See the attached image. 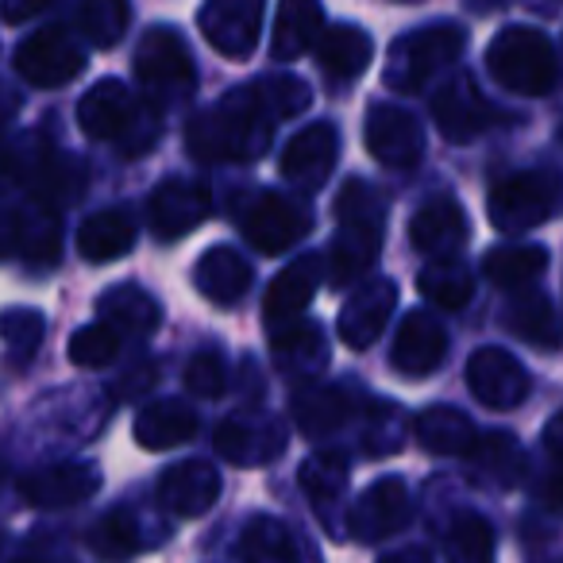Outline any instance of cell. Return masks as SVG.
<instances>
[{
  "label": "cell",
  "mask_w": 563,
  "mask_h": 563,
  "mask_svg": "<svg viewBox=\"0 0 563 563\" xmlns=\"http://www.w3.org/2000/svg\"><path fill=\"white\" fill-rule=\"evenodd\" d=\"M271 101L263 86H240L186 124V151L197 163H251L263 158L274 135Z\"/></svg>",
  "instance_id": "6da1fadb"
},
{
  "label": "cell",
  "mask_w": 563,
  "mask_h": 563,
  "mask_svg": "<svg viewBox=\"0 0 563 563\" xmlns=\"http://www.w3.org/2000/svg\"><path fill=\"white\" fill-rule=\"evenodd\" d=\"M386 217H390L386 194H378L363 178L344 181L336 197V235L324 251V274L332 286H347L371 271L386 240Z\"/></svg>",
  "instance_id": "7a4b0ae2"
},
{
  "label": "cell",
  "mask_w": 563,
  "mask_h": 563,
  "mask_svg": "<svg viewBox=\"0 0 563 563\" xmlns=\"http://www.w3.org/2000/svg\"><path fill=\"white\" fill-rule=\"evenodd\" d=\"M486 70L501 89L517 97H544L560 81V58L537 27H506L486 47Z\"/></svg>",
  "instance_id": "3957f363"
},
{
  "label": "cell",
  "mask_w": 563,
  "mask_h": 563,
  "mask_svg": "<svg viewBox=\"0 0 563 563\" xmlns=\"http://www.w3.org/2000/svg\"><path fill=\"white\" fill-rule=\"evenodd\" d=\"M463 43L467 35L460 24H429L421 32L401 35L386 55V86L394 93H421L437 74H444L463 55Z\"/></svg>",
  "instance_id": "277c9868"
},
{
  "label": "cell",
  "mask_w": 563,
  "mask_h": 563,
  "mask_svg": "<svg viewBox=\"0 0 563 563\" xmlns=\"http://www.w3.org/2000/svg\"><path fill=\"white\" fill-rule=\"evenodd\" d=\"M563 181L555 170H521L501 178L486 197V212L490 224L506 235H521L529 228L544 224L555 209H560Z\"/></svg>",
  "instance_id": "5b68a950"
},
{
  "label": "cell",
  "mask_w": 563,
  "mask_h": 563,
  "mask_svg": "<svg viewBox=\"0 0 563 563\" xmlns=\"http://www.w3.org/2000/svg\"><path fill=\"white\" fill-rule=\"evenodd\" d=\"M135 78L155 104L189 97L197 86V66L186 40L174 27H151L135 47Z\"/></svg>",
  "instance_id": "8992f818"
},
{
  "label": "cell",
  "mask_w": 563,
  "mask_h": 563,
  "mask_svg": "<svg viewBox=\"0 0 563 563\" xmlns=\"http://www.w3.org/2000/svg\"><path fill=\"white\" fill-rule=\"evenodd\" d=\"M240 224H243L247 243L258 255H282V251H290L294 243L313 228V217H309L306 205L294 201V197L263 189V194H255L247 201Z\"/></svg>",
  "instance_id": "52a82bcc"
},
{
  "label": "cell",
  "mask_w": 563,
  "mask_h": 563,
  "mask_svg": "<svg viewBox=\"0 0 563 563\" xmlns=\"http://www.w3.org/2000/svg\"><path fill=\"white\" fill-rule=\"evenodd\" d=\"M432 120L448 143H471L483 132H490L494 124H501V112L486 101V93L471 74H452L432 93Z\"/></svg>",
  "instance_id": "ba28073f"
},
{
  "label": "cell",
  "mask_w": 563,
  "mask_h": 563,
  "mask_svg": "<svg viewBox=\"0 0 563 563\" xmlns=\"http://www.w3.org/2000/svg\"><path fill=\"white\" fill-rule=\"evenodd\" d=\"M86 70V55L66 27H43L16 47V74L35 89H58Z\"/></svg>",
  "instance_id": "9c48e42d"
},
{
  "label": "cell",
  "mask_w": 563,
  "mask_h": 563,
  "mask_svg": "<svg viewBox=\"0 0 563 563\" xmlns=\"http://www.w3.org/2000/svg\"><path fill=\"white\" fill-rule=\"evenodd\" d=\"M413 521V498L401 478H378L371 483L347 509V532L360 544H378Z\"/></svg>",
  "instance_id": "30bf717a"
},
{
  "label": "cell",
  "mask_w": 563,
  "mask_h": 563,
  "mask_svg": "<svg viewBox=\"0 0 563 563\" xmlns=\"http://www.w3.org/2000/svg\"><path fill=\"white\" fill-rule=\"evenodd\" d=\"M266 0H205L197 12L205 43L224 58H247L258 47Z\"/></svg>",
  "instance_id": "8fae6325"
},
{
  "label": "cell",
  "mask_w": 563,
  "mask_h": 563,
  "mask_svg": "<svg viewBox=\"0 0 563 563\" xmlns=\"http://www.w3.org/2000/svg\"><path fill=\"white\" fill-rule=\"evenodd\" d=\"M212 444L232 467H263L286 448V424L271 413H235L217 424Z\"/></svg>",
  "instance_id": "7c38bea8"
},
{
  "label": "cell",
  "mask_w": 563,
  "mask_h": 563,
  "mask_svg": "<svg viewBox=\"0 0 563 563\" xmlns=\"http://www.w3.org/2000/svg\"><path fill=\"white\" fill-rule=\"evenodd\" d=\"M363 143L383 166L394 170H409L421 163L424 155V135L413 112L398 109V104H371L367 124H363Z\"/></svg>",
  "instance_id": "4fadbf2b"
},
{
  "label": "cell",
  "mask_w": 563,
  "mask_h": 563,
  "mask_svg": "<svg viewBox=\"0 0 563 563\" xmlns=\"http://www.w3.org/2000/svg\"><path fill=\"white\" fill-rule=\"evenodd\" d=\"M394 309H398V282L394 278H371L355 286V294L340 309L336 332L352 352H367L383 329L390 324Z\"/></svg>",
  "instance_id": "5bb4252c"
},
{
  "label": "cell",
  "mask_w": 563,
  "mask_h": 563,
  "mask_svg": "<svg viewBox=\"0 0 563 563\" xmlns=\"http://www.w3.org/2000/svg\"><path fill=\"white\" fill-rule=\"evenodd\" d=\"M147 217H151V232L158 240H181V235H189L197 224H205L212 217V194L201 181L170 178L151 194Z\"/></svg>",
  "instance_id": "9a60e30c"
},
{
  "label": "cell",
  "mask_w": 563,
  "mask_h": 563,
  "mask_svg": "<svg viewBox=\"0 0 563 563\" xmlns=\"http://www.w3.org/2000/svg\"><path fill=\"white\" fill-rule=\"evenodd\" d=\"M340 158V132L336 124L321 120V124H309L286 143L282 151V178L298 189H321L329 181L332 166Z\"/></svg>",
  "instance_id": "2e32d148"
},
{
  "label": "cell",
  "mask_w": 563,
  "mask_h": 563,
  "mask_svg": "<svg viewBox=\"0 0 563 563\" xmlns=\"http://www.w3.org/2000/svg\"><path fill=\"white\" fill-rule=\"evenodd\" d=\"M467 386L478 406L486 409H514L529 398V375L525 367L501 347H478L467 360Z\"/></svg>",
  "instance_id": "e0dca14e"
},
{
  "label": "cell",
  "mask_w": 563,
  "mask_h": 563,
  "mask_svg": "<svg viewBox=\"0 0 563 563\" xmlns=\"http://www.w3.org/2000/svg\"><path fill=\"white\" fill-rule=\"evenodd\" d=\"M471 228H467V212L455 197L437 194L413 212L409 220V243H413L421 255L429 258H452L467 247Z\"/></svg>",
  "instance_id": "ac0fdd59"
},
{
  "label": "cell",
  "mask_w": 563,
  "mask_h": 563,
  "mask_svg": "<svg viewBox=\"0 0 563 563\" xmlns=\"http://www.w3.org/2000/svg\"><path fill=\"white\" fill-rule=\"evenodd\" d=\"M321 278H324V255H301L294 258L286 271L274 274L271 290L263 298V317L271 321V329L278 324H290L313 306L317 290H321Z\"/></svg>",
  "instance_id": "d6986e66"
},
{
  "label": "cell",
  "mask_w": 563,
  "mask_h": 563,
  "mask_svg": "<svg viewBox=\"0 0 563 563\" xmlns=\"http://www.w3.org/2000/svg\"><path fill=\"white\" fill-rule=\"evenodd\" d=\"M24 498L32 501L35 509H70L89 501L97 490H101V471L93 463H55V467H43L35 475L24 478Z\"/></svg>",
  "instance_id": "ffe728a7"
},
{
  "label": "cell",
  "mask_w": 563,
  "mask_h": 563,
  "mask_svg": "<svg viewBox=\"0 0 563 563\" xmlns=\"http://www.w3.org/2000/svg\"><path fill=\"white\" fill-rule=\"evenodd\" d=\"M444 355H448L444 324L432 313H424V309H413L401 321L398 336H394V352H390L394 371L406 378H424L444 363Z\"/></svg>",
  "instance_id": "44dd1931"
},
{
  "label": "cell",
  "mask_w": 563,
  "mask_h": 563,
  "mask_svg": "<svg viewBox=\"0 0 563 563\" xmlns=\"http://www.w3.org/2000/svg\"><path fill=\"white\" fill-rule=\"evenodd\" d=\"M220 498V475L212 463L186 460L174 463L158 478V501L178 517H201L217 506Z\"/></svg>",
  "instance_id": "7402d4cb"
},
{
  "label": "cell",
  "mask_w": 563,
  "mask_h": 563,
  "mask_svg": "<svg viewBox=\"0 0 563 563\" xmlns=\"http://www.w3.org/2000/svg\"><path fill=\"white\" fill-rule=\"evenodd\" d=\"M135 109H140V101L132 97V89L117 78H104L78 101V124L89 140L117 143L128 132V124H132Z\"/></svg>",
  "instance_id": "603a6c76"
},
{
  "label": "cell",
  "mask_w": 563,
  "mask_h": 563,
  "mask_svg": "<svg viewBox=\"0 0 563 563\" xmlns=\"http://www.w3.org/2000/svg\"><path fill=\"white\" fill-rule=\"evenodd\" d=\"M294 424H298L306 437H332L336 429H344L355 417V398L344 386H329V383H306L294 394Z\"/></svg>",
  "instance_id": "cb8c5ba5"
},
{
  "label": "cell",
  "mask_w": 563,
  "mask_h": 563,
  "mask_svg": "<svg viewBox=\"0 0 563 563\" xmlns=\"http://www.w3.org/2000/svg\"><path fill=\"white\" fill-rule=\"evenodd\" d=\"M201 429V417L189 401L166 398V401H151L135 413V444L147 448V452H166V448H178L186 440L197 437Z\"/></svg>",
  "instance_id": "d4e9b609"
},
{
  "label": "cell",
  "mask_w": 563,
  "mask_h": 563,
  "mask_svg": "<svg viewBox=\"0 0 563 563\" xmlns=\"http://www.w3.org/2000/svg\"><path fill=\"white\" fill-rule=\"evenodd\" d=\"M271 352L278 371H286L294 378H317L329 367V340H324V332L317 324L301 321V317L274 329Z\"/></svg>",
  "instance_id": "484cf974"
},
{
  "label": "cell",
  "mask_w": 563,
  "mask_h": 563,
  "mask_svg": "<svg viewBox=\"0 0 563 563\" xmlns=\"http://www.w3.org/2000/svg\"><path fill=\"white\" fill-rule=\"evenodd\" d=\"M251 278H255L251 263L232 247H209L197 258V271H194L197 290L212 306H235V301H243L251 290Z\"/></svg>",
  "instance_id": "4316f807"
},
{
  "label": "cell",
  "mask_w": 563,
  "mask_h": 563,
  "mask_svg": "<svg viewBox=\"0 0 563 563\" xmlns=\"http://www.w3.org/2000/svg\"><path fill=\"white\" fill-rule=\"evenodd\" d=\"M324 32V9L321 0H282L278 16H274V35H271V55L278 63L301 58L306 51L317 47Z\"/></svg>",
  "instance_id": "83f0119b"
},
{
  "label": "cell",
  "mask_w": 563,
  "mask_h": 563,
  "mask_svg": "<svg viewBox=\"0 0 563 563\" xmlns=\"http://www.w3.org/2000/svg\"><path fill=\"white\" fill-rule=\"evenodd\" d=\"M371 58H375V43L355 24L329 27V32H321V40H317V63H321V70L329 74L332 81H340V86L355 81L360 74H367Z\"/></svg>",
  "instance_id": "f1b7e54d"
},
{
  "label": "cell",
  "mask_w": 563,
  "mask_h": 563,
  "mask_svg": "<svg viewBox=\"0 0 563 563\" xmlns=\"http://www.w3.org/2000/svg\"><path fill=\"white\" fill-rule=\"evenodd\" d=\"M501 324H506L517 340L540 347V352H555V347L563 344L560 317H555L552 301L537 290H517L514 301L506 306V313H501Z\"/></svg>",
  "instance_id": "f546056e"
},
{
  "label": "cell",
  "mask_w": 563,
  "mask_h": 563,
  "mask_svg": "<svg viewBox=\"0 0 563 563\" xmlns=\"http://www.w3.org/2000/svg\"><path fill=\"white\" fill-rule=\"evenodd\" d=\"M97 313H101V321L109 324V329H117L120 336H135V340L151 336V332L158 329V321H163L158 301L151 298L147 290H140V286H128V282L101 294Z\"/></svg>",
  "instance_id": "4dcf8cb0"
},
{
  "label": "cell",
  "mask_w": 563,
  "mask_h": 563,
  "mask_svg": "<svg viewBox=\"0 0 563 563\" xmlns=\"http://www.w3.org/2000/svg\"><path fill=\"white\" fill-rule=\"evenodd\" d=\"M135 247V220L124 209H101L81 220L78 228V251L86 263H112Z\"/></svg>",
  "instance_id": "1f68e13d"
},
{
  "label": "cell",
  "mask_w": 563,
  "mask_h": 563,
  "mask_svg": "<svg viewBox=\"0 0 563 563\" xmlns=\"http://www.w3.org/2000/svg\"><path fill=\"white\" fill-rule=\"evenodd\" d=\"M413 437L432 455H467L478 432L471 417L460 413L455 406H429L413 421Z\"/></svg>",
  "instance_id": "d6a6232c"
},
{
  "label": "cell",
  "mask_w": 563,
  "mask_h": 563,
  "mask_svg": "<svg viewBox=\"0 0 563 563\" xmlns=\"http://www.w3.org/2000/svg\"><path fill=\"white\" fill-rule=\"evenodd\" d=\"M548 266V251L540 243H506V247L486 251L483 274L501 286V290H525L529 282H537Z\"/></svg>",
  "instance_id": "836d02e7"
},
{
  "label": "cell",
  "mask_w": 563,
  "mask_h": 563,
  "mask_svg": "<svg viewBox=\"0 0 563 563\" xmlns=\"http://www.w3.org/2000/svg\"><path fill=\"white\" fill-rule=\"evenodd\" d=\"M20 220V255L32 266H55L58 251H63V224H58V209L40 201H27L16 212Z\"/></svg>",
  "instance_id": "e575fe53"
},
{
  "label": "cell",
  "mask_w": 563,
  "mask_h": 563,
  "mask_svg": "<svg viewBox=\"0 0 563 563\" xmlns=\"http://www.w3.org/2000/svg\"><path fill=\"white\" fill-rule=\"evenodd\" d=\"M467 460L478 475H486L498 486H517L525 475V452L517 444V437H509V432H483V437H475Z\"/></svg>",
  "instance_id": "d590c367"
},
{
  "label": "cell",
  "mask_w": 563,
  "mask_h": 563,
  "mask_svg": "<svg viewBox=\"0 0 563 563\" xmlns=\"http://www.w3.org/2000/svg\"><path fill=\"white\" fill-rule=\"evenodd\" d=\"M240 563H298V544L278 517H251L240 532Z\"/></svg>",
  "instance_id": "8d00e7d4"
},
{
  "label": "cell",
  "mask_w": 563,
  "mask_h": 563,
  "mask_svg": "<svg viewBox=\"0 0 563 563\" xmlns=\"http://www.w3.org/2000/svg\"><path fill=\"white\" fill-rule=\"evenodd\" d=\"M86 540H89V548H93V555H101L104 563H124L143 552V532L132 509H112V514H104L101 521L89 529Z\"/></svg>",
  "instance_id": "74e56055"
},
{
  "label": "cell",
  "mask_w": 563,
  "mask_h": 563,
  "mask_svg": "<svg viewBox=\"0 0 563 563\" xmlns=\"http://www.w3.org/2000/svg\"><path fill=\"white\" fill-rule=\"evenodd\" d=\"M421 294L440 309H463L475 294V278L455 258H437L421 271Z\"/></svg>",
  "instance_id": "f35d334b"
},
{
  "label": "cell",
  "mask_w": 563,
  "mask_h": 563,
  "mask_svg": "<svg viewBox=\"0 0 563 563\" xmlns=\"http://www.w3.org/2000/svg\"><path fill=\"white\" fill-rule=\"evenodd\" d=\"M298 483L317 509H329L347 486V460L340 452H313L301 463Z\"/></svg>",
  "instance_id": "ab89813d"
},
{
  "label": "cell",
  "mask_w": 563,
  "mask_h": 563,
  "mask_svg": "<svg viewBox=\"0 0 563 563\" xmlns=\"http://www.w3.org/2000/svg\"><path fill=\"white\" fill-rule=\"evenodd\" d=\"M128 20H132V4L128 0H81L78 27L93 47L109 51L124 40Z\"/></svg>",
  "instance_id": "60d3db41"
},
{
  "label": "cell",
  "mask_w": 563,
  "mask_h": 563,
  "mask_svg": "<svg viewBox=\"0 0 563 563\" xmlns=\"http://www.w3.org/2000/svg\"><path fill=\"white\" fill-rule=\"evenodd\" d=\"M498 540L486 517L460 514L448 529V563H494Z\"/></svg>",
  "instance_id": "b9f144b4"
},
{
  "label": "cell",
  "mask_w": 563,
  "mask_h": 563,
  "mask_svg": "<svg viewBox=\"0 0 563 563\" xmlns=\"http://www.w3.org/2000/svg\"><path fill=\"white\" fill-rule=\"evenodd\" d=\"M43 336H47V321L40 309H4L0 313V340L9 344L16 360H32L40 352Z\"/></svg>",
  "instance_id": "7bdbcfd3"
},
{
  "label": "cell",
  "mask_w": 563,
  "mask_h": 563,
  "mask_svg": "<svg viewBox=\"0 0 563 563\" xmlns=\"http://www.w3.org/2000/svg\"><path fill=\"white\" fill-rule=\"evenodd\" d=\"M120 352V332L109 329L104 321L97 324H86L70 336V363L74 367H86V371H97V367H109Z\"/></svg>",
  "instance_id": "ee69618b"
},
{
  "label": "cell",
  "mask_w": 563,
  "mask_h": 563,
  "mask_svg": "<svg viewBox=\"0 0 563 563\" xmlns=\"http://www.w3.org/2000/svg\"><path fill=\"white\" fill-rule=\"evenodd\" d=\"M258 86H263L266 101H271V109H274V117H278V120L298 117V112H306L309 104H313V89H309L301 78H290V74H278V78H263Z\"/></svg>",
  "instance_id": "f6af8a7d"
},
{
  "label": "cell",
  "mask_w": 563,
  "mask_h": 563,
  "mask_svg": "<svg viewBox=\"0 0 563 563\" xmlns=\"http://www.w3.org/2000/svg\"><path fill=\"white\" fill-rule=\"evenodd\" d=\"M186 390L197 398H220L228 390V371L217 352H197L186 363Z\"/></svg>",
  "instance_id": "bcb514c9"
},
{
  "label": "cell",
  "mask_w": 563,
  "mask_h": 563,
  "mask_svg": "<svg viewBox=\"0 0 563 563\" xmlns=\"http://www.w3.org/2000/svg\"><path fill=\"white\" fill-rule=\"evenodd\" d=\"M363 444H367L371 455L398 452V448H401V409L398 406H375V409H371Z\"/></svg>",
  "instance_id": "7dc6e473"
},
{
  "label": "cell",
  "mask_w": 563,
  "mask_h": 563,
  "mask_svg": "<svg viewBox=\"0 0 563 563\" xmlns=\"http://www.w3.org/2000/svg\"><path fill=\"white\" fill-rule=\"evenodd\" d=\"M158 132H163V120H158V104L147 101V104H140V109H135L132 124H128V132L120 135L117 143H120V151H124L128 158H135V155H147V151L155 147Z\"/></svg>",
  "instance_id": "c3c4849f"
},
{
  "label": "cell",
  "mask_w": 563,
  "mask_h": 563,
  "mask_svg": "<svg viewBox=\"0 0 563 563\" xmlns=\"http://www.w3.org/2000/svg\"><path fill=\"white\" fill-rule=\"evenodd\" d=\"M55 0H0V20L4 24H27V20L43 16Z\"/></svg>",
  "instance_id": "681fc988"
},
{
  "label": "cell",
  "mask_w": 563,
  "mask_h": 563,
  "mask_svg": "<svg viewBox=\"0 0 563 563\" xmlns=\"http://www.w3.org/2000/svg\"><path fill=\"white\" fill-rule=\"evenodd\" d=\"M20 251V220L12 209H0V263Z\"/></svg>",
  "instance_id": "f907efd6"
},
{
  "label": "cell",
  "mask_w": 563,
  "mask_h": 563,
  "mask_svg": "<svg viewBox=\"0 0 563 563\" xmlns=\"http://www.w3.org/2000/svg\"><path fill=\"white\" fill-rule=\"evenodd\" d=\"M151 386H155V367L132 371V375H124V386H117V398H132V394H143Z\"/></svg>",
  "instance_id": "816d5d0a"
},
{
  "label": "cell",
  "mask_w": 563,
  "mask_h": 563,
  "mask_svg": "<svg viewBox=\"0 0 563 563\" xmlns=\"http://www.w3.org/2000/svg\"><path fill=\"white\" fill-rule=\"evenodd\" d=\"M540 494H544L548 506L560 509V514H563V467H555L552 475L544 478V486H540Z\"/></svg>",
  "instance_id": "f5cc1de1"
},
{
  "label": "cell",
  "mask_w": 563,
  "mask_h": 563,
  "mask_svg": "<svg viewBox=\"0 0 563 563\" xmlns=\"http://www.w3.org/2000/svg\"><path fill=\"white\" fill-rule=\"evenodd\" d=\"M544 444H548V452H552L555 460H563V413H555L552 421H548Z\"/></svg>",
  "instance_id": "db71d44e"
},
{
  "label": "cell",
  "mask_w": 563,
  "mask_h": 563,
  "mask_svg": "<svg viewBox=\"0 0 563 563\" xmlns=\"http://www.w3.org/2000/svg\"><path fill=\"white\" fill-rule=\"evenodd\" d=\"M378 563H432V555L424 548H398V552L383 555Z\"/></svg>",
  "instance_id": "11a10c76"
},
{
  "label": "cell",
  "mask_w": 563,
  "mask_h": 563,
  "mask_svg": "<svg viewBox=\"0 0 563 563\" xmlns=\"http://www.w3.org/2000/svg\"><path fill=\"white\" fill-rule=\"evenodd\" d=\"M16 563H47V560H35V555H27V560H16Z\"/></svg>",
  "instance_id": "9f6ffc18"
}]
</instances>
